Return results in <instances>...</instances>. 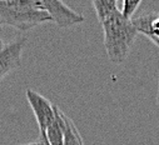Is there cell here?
Listing matches in <instances>:
<instances>
[{"label": "cell", "mask_w": 159, "mask_h": 145, "mask_svg": "<svg viewBox=\"0 0 159 145\" xmlns=\"http://www.w3.org/2000/svg\"><path fill=\"white\" fill-rule=\"evenodd\" d=\"M104 31V46L108 58L114 64H122L135 42L138 31L132 20L125 19L120 10L102 23Z\"/></svg>", "instance_id": "obj_1"}, {"label": "cell", "mask_w": 159, "mask_h": 145, "mask_svg": "<svg viewBox=\"0 0 159 145\" xmlns=\"http://www.w3.org/2000/svg\"><path fill=\"white\" fill-rule=\"evenodd\" d=\"M52 21L40 8V0H0V26L9 25L28 31L43 23Z\"/></svg>", "instance_id": "obj_2"}, {"label": "cell", "mask_w": 159, "mask_h": 145, "mask_svg": "<svg viewBox=\"0 0 159 145\" xmlns=\"http://www.w3.org/2000/svg\"><path fill=\"white\" fill-rule=\"evenodd\" d=\"M40 8L47 11L52 21L61 29L82 24L85 20L82 14L74 11L60 0H40Z\"/></svg>", "instance_id": "obj_3"}, {"label": "cell", "mask_w": 159, "mask_h": 145, "mask_svg": "<svg viewBox=\"0 0 159 145\" xmlns=\"http://www.w3.org/2000/svg\"><path fill=\"white\" fill-rule=\"evenodd\" d=\"M25 95L35 115L36 123L39 125V129H40V134H45L47 129L49 128L55 116V104H52L45 96L33 89H28Z\"/></svg>", "instance_id": "obj_4"}, {"label": "cell", "mask_w": 159, "mask_h": 145, "mask_svg": "<svg viewBox=\"0 0 159 145\" xmlns=\"http://www.w3.org/2000/svg\"><path fill=\"white\" fill-rule=\"evenodd\" d=\"M26 36L13 40L0 50V81L21 65V55L26 45Z\"/></svg>", "instance_id": "obj_5"}, {"label": "cell", "mask_w": 159, "mask_h": 145, "mask_svg": "<svg viewBox=\"0 0 159 145\" xmlns=\"http://www.w3.org/2000/svg\"><path fill=\"white\" fill-rule=\"evenodd\" d=\"M138 34H143L157 46L159 45V14L153 11L132 19Z\"/></svg>", "instance_id": "obj_6"}, {"label": "cell", "mask_w": 159, "mask_h": 145, "mask_svg": "<svg viewBox=\"0 0 159 145\" xmlns=\"http://www.w3.org/2000/svg\"><path fill=\"white\" fill-rule=\"evenodd\" d=\"M55 116L49 128L47 129L45 134H40L49 145H63L64 141V133H65V114L59 109L58 105L54 108Z\"/></svg>", "instance_id": "obj_7"}, {"label": "cell", "mask_w": 159, "mask_h": 145, "mask_svg": "<svg viewBox=\"0 0 159 145\" xmlns=\"http://www.w3.org/2000/svg\"><path fill=\"white\" fill-rule=\"evenodd\" d=\"M93 7L95 9L99 23L102 24L104 20L109 19L116 11H119L115 0H93Z\"/></svg>", "instance_id": "obj_8"}, {"label": "cell", "mask_w": 159, "mask_h": 145, "mask_svg": "<svg viewBox=\"0 0 159 145\" xmlns=\"http://www.w3.org/2000/svg\"><path fill=\"white\" fill-rule=\"evenodd\" d=\"M63 145H84L82 135L76 129L74 121L66 115H65V133H64Z\"/></svg>", "instance_id": "obj_9"}, {"label": "cell", "mask_w": 159, "mask_h": 145, "mask_svg": "<svg viewBox=\"0 0 159 145\" xmlns=\"http://www.w3.org/2000/svg\"><path fill=\"white\" fill-rule=\"evenodd\" d=\"M140 0H125L123 2V9L120 10L122 15L128 19V20H132L133 19V15L135 13V10L139 8L140 5Z\"/></svg>", "instance_id": "obj_10"}, {"label": "cell", "mask_w": 159, "mask_h": 145, "mask_svg": "<svg viewBox=\"0 0 159 145\" xmlns=\"http://www.w3.org/2000/svg\"><path fill=\"white\" fill-rule=\"evenodd\" d=\"M24 145H45L44 141L40 139V140H38V141H33V143H29V144H24Z\"/></svg>", "instance_id": "obj_11"}, {"label": "cell", "mask_w": 159, "mask_h": 145, "mask_svg": "<svg viewBox=\"0 0 159 145\" xmlns=\"http://www.w3.org/2000/svg\"><path fill=\"white\" fill-rule=\"evenodd\" d=\"M4 48V44H3V39H2V33H0V50Z\"/></svg>", "instance_id": "obj_12"}, {"label": "cell", "mask_w": 159, "mask_h": 145, "mask_svg": "<svg viewBox=\"0 0 159 145\" xmlns=\"http://www.w3.org/2000/svg\"><path fill=\"white\" fill-rule=\"evenodd\" d=\"M157 103H158V105H159V93H158V96H157Z\"/></svg>", "instance_id": "obj_13"}, {"label": "cell", "mask_w": 159, "mask_h": 145, "mask_svg": "<svg viewBox=\"0 0 159 145\" xmlns=\"http://www.w3.org/2000/svg\"><path fill=\"white\" fill-rule=\"evenodd\" d=\"M158 46H159V45H158Z\"/></svg>", "instance_id": "obj_14"}]
</instances>
